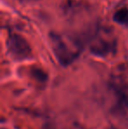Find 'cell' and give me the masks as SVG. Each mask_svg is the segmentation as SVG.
Wrapping results in <instances>:
<instances>
[{"label":"cell","mask_w":128,"mask_h":129,"mask_svg":"<svg viewBox=\"0 0 128 129\" xmlns=\"http://www.w3.org/2000/svg\"><path fill=\"white\" fill-rule=\"evenodd\" d=\"M49 38L55 57L62 66L71 64L79 56L82 43L78 38L55 33H51Z\"/></svg>","instance_id":"cell-1"},{"label":"cell","mask_w":128,"mask_h":129,"mask_svg":"<svg viewBox=\"0 0 128 129\" xmlns=\"http://www.w3.org/2000/svg\"><path fill=\"white\" fill-rule=\"evenodd\" d=\"M86 41L91 54L99 57H105L117 49L116 36L107 26H95L87 34Z\"/></svg>","instance_id":"cell-2"},{"label":"cell","mask_w":128,"mask_h":129,"mask_svg":"<svg viewBox=\"0 0 128 129\" xmlns=\"http://www.w3.org/2000/svg\"><path fill=\"white\" fill-rule=\"evenodd\" d=\"M6 48L9 54L16 61L28 59L32 55V50L25 38L18 34H10L6 40Z\"/></svg>","instance_id":"cell-3"},{"label":"cell","mask_w":128,"mask_h":129,"mask_svg":"<svg viewBox=\"0 0 128 129\" xmlns=\"http://www.w3.org/2000/svg\"><path fill=\"white\" fill-rule=\"evenodd\" d=\"M113 20L122 26H128V8L122 7L113 14Z\"/></svg>","instance_id":"cell-4"},{"label":"cell","mask_w":128,"mask_h":129,"mask_svg":"<svg viewBox=\"0 0 128 129\" xmlns=\"http://www.w3.org/2000/svg\"><path fill=\"white\" fill-rule=\"evenodd\" d=\"M115 90L118 95V101L119 106L124 109H128V92H125L123 89L119 88L118 86H117Z\"/></svg>","instance_id":"cell-5"},{"label":"cell","mask_w":128,"mask_h":129,"mask_svg":"<svg viewBox=\"0 0 128 129\" xmlns=\"http://www.w3.org/2000/svg\"><path fill=\"white\" fill-rule=\"evenodd\" d=\"M30 74H31L32 77H33L36 81L39 82V83H45L48 81V74L39 68H36V67L32 68L30 70Z\"/></svg>","instance_id":"cell-6"},{"label":"cell","mask_w":128,"mask_h":129,"mask_svg":"<svg viewBox=\"0 0 128 129\" xmlns=\"http://www.w3.org/2000/svg\"><path fill=\"white\" fill-rule=\"evenodd\" d=\"M2 129H5V128H2Z\"/></svg>","instance_id":"cell-7"}]
</instances>
